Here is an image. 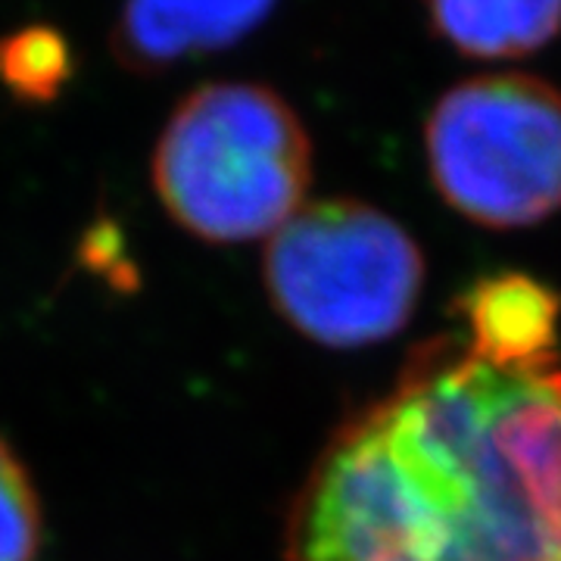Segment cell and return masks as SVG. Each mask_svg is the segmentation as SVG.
Returning a JSON list of instances; mask_svg holds the SVG:
<instances>
[{
  "instance_id": "7",
  "label": "cell",
  "mask_w": 561,
  "mask_h": 561,
  "mask_svg": "<svg viewBox=\"0 0 561 561\" xmlns=\"http://www.w3.org/2000/svg\"><path fill=\"white\" fill-rule=\"evenodd\" d=\"M434 35L471 60H522L561 35V0H419Z\"/></svg>"
},
{
  "instance_id": "1",
  "label": "cell",
  "mask_w": 561,
  "mask_h": 561,
  "mask_svg": "<svg viewBox=\"0 0 561 561\" xmlns=\"http://www.w3.org/2000/svg\"><path fill=\"white\" fill-rule=\"evenodd\" d=\"M284 561H561L559 356L421 343L312 461Z\"/></svg>"
},
{
  "instance_id": "5",
  "label": "cell",
  "mask_w": 561,
  "mask_h": 561,
  "mask_svg": "<svg viewBox=\"0 0 561 561\" xmlns=\"http://www.w3.org/2000/svg\"><path fill=\"white\" fill-rule=\"evenodd\" d=\"M278 0H122L110 47L122 69L153 76L256 32Z\"/></svg>"
},
{
  "instance_id": "3",
  "label": "cell",
  "mask_w": 561,
  "mask_h": 561,
  "mask_svg": "<svg viewBox=\"0 0 561 561\" xmlns=\"http://www.w3.org/2000/svg\"><path fill=\"white\" fill-rule=\"evenodd\" d=\"M265 294L297 334L331 350L371 346L400 334L424 287L415 238L359 201L302 206L268 238Z\"/></svg>"
},
{
  "instance_id": "8",
  "label": "cell",
  "mask_w": 561,
  "mask_h": 561,
  "mask_svg": "<svg viewBox=\"0 0 561 561\" xmlns=\"http://www.w3.org/2000/svg\"><path fill=\"white\" fill-rule=\"evenodd\" d=\"M72 76V50L60 32L28 25L0 41V81L25 103H50Z\"/></svg>"
},
{
  "instance_id": "4",
  "label": "cell",
  "mask_w": 561,
  "mask_h": 561,
  "mask_svg": "<svg viewBox=\"0 0 561 561\" xmlns=\"http://www.w3.org/2000/svg\"><path fill=\"white\" fill-rule=\"evenodd\" d=\"M443 201L483 228H530L561 209V91L530 72L461 79L424 122Z\"/></svg>"
},
{
  "instance_id": "9",
  "label": "cell",
  "mask_w": 561,
  "mask_h": 561,
  "mask_svg": "<svg viewBox=\"0 0 561 561\" xmlns=\"http://www.w3.org/2000/svg\"><path fill=\"white\" fill-rule=\"evenodd\" d=\"M44 508L20 453L0 437V561H38Z\"/></svg>"
},
{
  "instance_id": "6",
  "label": "cell",
  "mask_w": 561,
  "mask_h": 561,
  "mask_svg": "<svg viewBox=\"0 0 561 561\" xmlns=\"http://www.w3.org/2000/svg\"><path fill=\"white\" fill-rule=\"evenodd\" d=\"M456 331L483 356L502 362L559 356V294L527 275L505 272L471 284L456 302Z\"/></svg>"
},
{
  "instance_id": "2",
  "label": "cell",
  "mask_w": 561,
  "mask_h": 561,
  "mask_svg": "<svg viewBox=\"0 0 561 561\" xmlns=\"http://www.w3.org/2000/svg\"><path fill=\"white\" fill-rule=\"evenodd\" d=\"M150 181L169 219L197 241H260L306 206L312 140L268 84L209 81L162 125Z\"/></svg>"
}]
</instances>
